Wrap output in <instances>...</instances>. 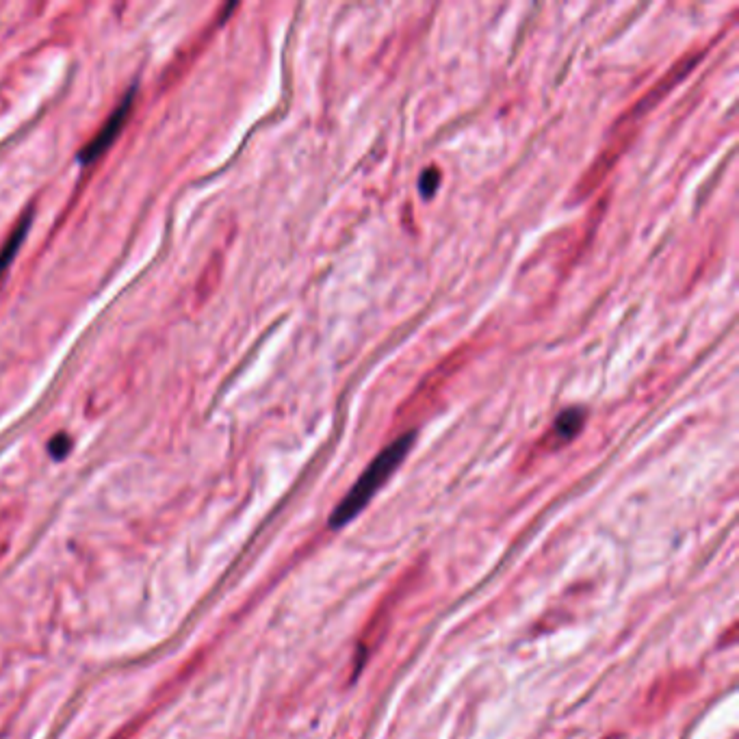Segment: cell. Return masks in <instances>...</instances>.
Here are the masks:
<instances>
[{
	"label": "cell",
	"mask_w": 739,
	"mask_h": 739,
	"mask_svg": "<svg viewBox=\"0 0 739 739\" xmlns=\"http://www.w3.org/2000/svg\"><path fill=\"white\" fill-rule=\"evenodd\" d=\"M135 94L137 89L133 87L131 92L126 94V98L120 102L118 109H115L109 120L102 124L100 131L94 135V139L89 141V144L79 152V161L81 163H94L96 159H100L102 154H105L115 139H118V135L122 133V128L128 120V115H131V109H133V100H135Z\"/></svg>",
	"instance_id": "7a4b0ae2"
},
{
	"label": "cell",
	"mask_w": 739,
	"mask_h": 739,
	"mask_svg": "<svg viewBox=\"0 0 739 739\" xmlns=\"http://www.w3.org/2000/svg\"><path fill=\"white\" fill-rule=\"evenodd\" d=\"M583 423H586V410L583 408H568L564 410L560 417L555 419L553 430H551V438L557 440V445L570 443L579 432Z\"/></svg>",
	"instance_id": "277c9868"
},
{
	"label": "cell",
	"mask_w": 739,
	"mask_h": 739,
	"mask_svg": "<svg viewBox=\"0 0 739 739\" xmlns=\"http://www.w3.org/2000/svg\"><path fill=\"white\" fill-rule=\"evenodd\" d=\"M31 222H33V211H29L27 215L22 217V222L16 226L14 232H11L9 239L3 243V248H0V278H3L7 267L11 265V261H14V256L18 254L22 241L27 239Z\"/></svg>",
	"instance_id": "5b68a950"
},
{
	"label": "cell",
	"mask_w": 739,
	"mask_h": 739,
	"mask_svg": "<svg viewBox=\"0 0 739 739\" xmlns=\"http://www.w3.org/2000/svg\"><path fill=\"white\" fill-rule=\"evenodd\" d=\"M412 445L414 432H408L380 451V456L367 466L365 473L358 477V482L347 492L345 499L334 508L330 516L332 529H343L349 521H354V518L367 508L369 501L375 497V492L388 482V477H391L397 471V466L404 462Z\"/></svg>",
	"instance_id": "6da1fadb"
},
{
	"label": "cell",
	"mask_w": 739,
	"mask_h": 739,
	"mask_svg": "<svg viewBox=\"0 0 739 739\" xmlns=\"http://www.w3.org/2000/svg\"><path fill=\"white\" fill-rule=\"evenodd\" d=\"M48 449H50V456H53L55 460H63L68 456V451L72 449V440L68 434H59L50 440Z\"/></svg>",
	"instance_id": "52a82bcc"
},
{
	"label": "cell",
	"mask_w": 739,
	"mask_h": 739,
	"mask_svg": "<svg viewBox=\"0 0 739 739\" xmlns=\"http://www.w3.org/2000/svg\"><path fill=\"white\" fill-rule=\"evenodd\" d=\"M700 57H703V55L698 53V55H694V57H685V59H681V61L677 63V66H674V68L664 76V79H661V81L651 89V92H648V94L638 102V105H635V107L631 109V113L627 115V118H638V115L646 113L648 109H653V107H655V102H659L661 98H664V94H666V92H670L672 85H677V83L683 79V76H685L687 72H690V68H694V66H696V61H698Z\"/></svg>",
	"instance_id": "3957f363"
},
{
	"label": "cell",
	"mask_w": 739,
	"mask_h": 739,
	"mask_svg": "<svg viewBox=\"0 0 739 739\" xmlns=\"http://www.w3.org/2000/svg\"><path fill=\"white\" fill-rule=\"evenodd\" d=\"M440 185V172L436 170V167H430V170H425L421 180H419V189L425 198H432L434 191L438 189Z\"/></svg>",
	"instance_id": "8992f818"
}]
</instances>
